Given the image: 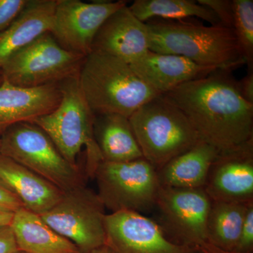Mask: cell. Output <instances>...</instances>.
<instances>
[{"mask_svg":"<svg viewBox=\"0 0 253 253\" xmlns=\"http://www.w3.org/2000/svg\"><path fill=\"white\" fill-rule=\"evenodd\" d=\"M231 72L217 70L162 94L186 115L201 139L219 152L253 139V104L243 97Z\"/></svg>","mask_w":253,"mask_h":253,"instance_id":"6da1fadb","label":"cell"},{"mask_svg":"<svg viewBox=\"0 0 253 253\" xmlns=\"http://www.w3.org/2000/svg\"><path fill=\"white\" fill-rule=\"evenodd\" d=\"M149 50L178 55L205 67L232 71L246 61L232 28L187 20H149Z\"/></svg>","mask_w":253,"mask_h":253,"instance_id":"7a4b0ae2","label":"cell"},{"mask_svg":"<svg viewBox=\"0 0 253 253\" xmlns=\"http://www.w3.org/2000/svg\"><path fill=\"white\" fill-rule=\"evenodd\" d=\"M78 81L94 115L115 113L129 118L141 106L161 95L141 81L129 64L97 51L84 58Z\"/></svg>","mask_w":253,"mask_h":253,"instance_id":"3957f363","label":"cell"},{"mask_svg":"<svg viewBox=\"0 0 253 253\" xmlns=\"http://www.w3.org/2000/svg\"><path fill=\"white\" fill-rule=\"evenodd\" d=\"M61 100L52 112L38 118L33 123L40 126L68 163L80 168L78 158L85 156L86 176L94 178L103 158L94 133V113L84 99L78 74L59 83Z\"/></svg>","mask_w":253,"mask_h":253,"instance_id":"277c9868","label":"cell"},{"mask_svg":"<svg viewBox=\"0 0 253 253\" xmlns=\"http://www.w3.org/2000/svg\"><path fill=\"white\" fill-rule=\"evenodd\" d=\"M143 158L156 169L201 140L189 118L162 94L129 118Z\"/></svg>","mask_w":253,"mask_h":253,"instance_id":"5b68a950","label":"cell"},{"mask_svg":"<svg viewBox=\"0 0 253 253\" xmlns=\"http://www.w3.org/2000/svg\"><path fill=\"white\" fill-rule=\"evenodd\" d=\"M0 154L49 181L63 192L85 185L80 168L68 162L40 126L20 123L1 134Z\"/></svg>","mask_w":253,"mask_h":253,"instance_id":"8992f818","label":"cell"},{"mask_svg":"<svg viewBox=\"0 0 253 253\" xmlns=\"http://www.w3.org/2000/svg\"><path fill=\"white\" fill-rule=\"evenodd\" d=\"M84 58L64 49L47 33L13 54L0 73L2 81L21 87L59 84L77 76Z\"/></svg>","mask_w":253,"mask_h":253,"instance_id":"52a82bcc","label":"cell"},{"mask_svg":"<svg viewBox=\"0 0 253 253\" xmlns=\"http://www.w3.org/2000/svg\"><path fill=\"white\" fill-rule=\"evenodd\" d=\"M97 195L111 212H139L156 206L161 184L157 169L144 158L129 162L102 161L95 170Z\"/></svg>","mask_w":253,"mask_h":253,"instance_id":"ba28073f","label":"cell"},{"mask_svg":"<svg viewBox=\"0 0 253 253\" xmlns=\"http://www.w3.org/2000/svg\"><path fill=\"white\" fill-rule=\"evenodd\" d=\"M106 214L97 194L83 185L64 192L57 204L40 216L82 253H89L105 246Z\"/></svg>","mask_w":253,"mask_h":253,"instance_id":"9c48e42d","label":"cell"},{"mask_svg":"<svg viewBox=\"0 0 253 253\" xmlns=\"http://www.w3.org/2000/svg\"><path fill=\"white\" fill-rule=\"evenodd\" d=\"M212 200L204 188L163 187L156 206L161 212L164 231L179 244L195 248L208 243L207 225Z\"/></svg>","mask_w":253,"mask_h":253,"instance_id":"30bf717a","label":"cell"},{"mask_svg":"<svg viewBox=\"0 0 253 253\" xmlns=\"http://www.w3.org/2000/svg\"><path fill=\"white\" fill-rule=\"evenodd\" d=\"M105 246L112 253H194V248L172 241L157 222L130 211L106 214Z\"/></svg>","mask_w":253,"mask_h":253,"instance_id":"8fae6325","label":"cell"},{"mask_svg":"<svg viewBox=\"0 0 253 253\" xmlns=\"http://www.w3.org/2000/svg\"><path fill=\"white\" fill-rule=\"evenodd\" d=\"M126 1L57 0L51 34L68 51L87 56L92 51L95 36L113 13Z\"/></svg>","mask_w":253,"mask_h":253,"instance_id":"7c38bea8","label":"cell"},{"mask_svg":"<svg viewBox=\"0 0 253 253\" xmlns=\"http://www.w3.org/2000/svg\"><path fill=\"white\" fill-rule=\"evenodd\" d=\"M204 190L212 201H253V139L237 149L219 153Z\"/></svg>","mask_w":253,"mask_h":253,"instance_id":"4fadbf2b","label":"cell"},{"mask_svg":"<svg viewBox=\"0 0 253 253\" xmlns=\"http://www.w3.org/2000/svg\"><path fill=\"white\" fill-rule=\"evenodd\" d=\"M92 51L111 55L131 65L149 51L147 26L126 5L100 28L93 42Z\"/></svg>","mask_w":253,"mask_h":253,"instance_id":"5bb4252c","label":"cell"},{"mask_svg":"<svg viewBox=\"0 0 253 253\" xmlns=\"http://www.w3.org/2000/svg\"><path fill=\"white\" fill-rule=\"evenodd\" d=\"M59 84L21 87L2 81L0 84V134L20 123H33L52 112L59 106Z\"/></svg>","mask_w":253,"mask_h":253,"instance_id":"9a60e30c","label":"cell"},{"mask_svg":"<svg viewBox=\"0 0 253 253\" xmlns=\"http://www.w3.org/2000/svg\"><path fill=\"white\" fill-rule=\"evenodd\" d=\"M129 66L141 81L161 94L218 70L200 66L184 56L150 50Z\"/></svg>","mask_w":253,"mask_h":253,"instance_id":"2e32d148","label":"cell"},{"mask_svg":"<svg viewBox=\"0 0 253 253\" xmlns=\"http://www.w3.org/2000/svg\"><path fill=\"white\" fill-rule=\"evenodd\" d=\"M0 179L23 208L39 215L57 204L64 194L49 181L1 154Z\"/></svg>","mask_w":253,"mask_h":253,"instance_id":"e0dca14e","label":"cell"},{"mask_svg":"<svg viewBox=\"0 0 253 253\" xmlns=\"http://www.w3.org/2000/svg\"><path fill=\"white\" fill-rule=\"evenodd\" d=\"M57 0H30L9 27L0 33V68L19 50L51 33Z\"/></svg>","mask_w":253,"mask_h":253,"instance_id":"ac0fdd59","label":"cell"},{"mask_svg":"<svg viewBox=\"0 0 253 253\" xmlns=\"http://www.w3.org/2000/svg\"><path fill=\"white\" fill-rule=\"evenodd\" d=\"M219 153L212 145L201 139L157 169L161 186L204 189L211 168Z\"/></svg>","mask_w":253,"mask_h":253,"instance_id":"d6986e66","label":"cell"},{"mask_svg":"<svg viewBox=\"0 0 253 253\" xmlns=\"http://www.w3.org/2000/svg\"><path fill=\"white\" fill-rule=\"evenodd\" d=\"M11 227L21 253H82L41 217L24 208L14 213Z\"/></svg>","mask_w":253,"mask_h":253,"instance_id":"ffe728a7","label":"cell"},{"mask_svg":"<svg viewBox=\"0 0 253 253\" xmlns=\"http://www.w3.org/2000/svg\"><path fill=\"white\" fill-rule=\"evenodd\" d=\"M94 133L103 161L129 162L143 158L129 118L115 113L95 115Z\"/></svg>","mask_w":253,"mask_h":253,"instance_id":"44dd1931","label":"cell"},{"mask_svg":"<svg viewBox=\"0 0 253 253\" xmlns=\"http://www.w3.org/2000/svg\"><path fill=\"white\" fill-rule=\"evenodd\" d=\"M251 202L212 201L208 219V244L222 251L234 252L239 242L248 206Z\"/></svg>","mask_w":253,"mask_h":253,"instance_id":"7402d4cb","label":"cell"},{"mask_svg":"<svg viewBox=\"0 0 253 253\" xmlns=\"http://www.w3.org/2000/svg\"><path fill=\"white\" fill-rule=\"evenodd\" d=\"M128 7L144 23L154 18L183 20L196 17L211 25L220 23L211 9L192 0H136Z\"/></svg>","mask_w":253,"mask_h":253,"instance_id":"603a6c76","label":"cell"},{"mask_svg":"<svg viewBox=\"0 0 253 253\" xmlns=\"http://www.w3.org/2000/svg\"><path fill=\"white\" fill-rule=\"evenodd\" d=\"M234 22L232 28L242 50L249 71L253 66V1L233 0Z\"/></svg>","mask_w":253,"mask_h":253,"instance_id":"cb8c5ba5","label":"cell"},{"mask_svg":"<svg viewBox=\"0 0 253 253\" xmlns=\"http://www.w3.org/2000/svg\"><path fill=\"white\" fill-rule=\"evenodd\" d=\"M197 1L199 4L211 9L221 24L232 28L234 22L233 0H199Z\"/></svg>","mask_w":253,"mask_h":253,"instance_id":"d4e9b609","label":"cell"},{"mask_svg":"<svg viewBox=\"0 0 253 253\" xmlns=\"http://www.w3.org/2000/svg\"><path fill=\"white\" fill-rule=\"evenodd\" d=\"M253 201L248 206L241 228L239 242L234 252L253 253Z\"/></svg>","mask_w":253,"mask_h":253,"instance_id":"484cf974","label":"cell"},{"mask_svg":"<svg viewBox=\"0 0 253 253\" xmlns=\"http://www.w3.org/2000/svg\"><path fill=\"white\" fill-rule=\"evenodd\" d=\"M27 2L28 0H0V33L18 17Z\"/></svg>","mask_w":253,"mask_h":253,"instance_id":"4316f807","label":"cell"},{"mask_svg":"<svg viewBox=\"0 0 253 253\" xmlns=\"http://www.w3.org/2000/svg\"><path fill=\"white\" fill-rule=\"evenodd\" d=\"M21 208L19 200L0 179V210L14 213Z\"/></svg>","mask_w":253,"mask_h":253,"instance_id":"83f0119b","label":"cell"},{"mask_svg":"<svg viewBox=\"0 0 253 253\" xmlns=\"http://www.w3.org/2000/svg\"><path fill=\"white\" fill-rule=\"evenodd\" d=\"M0 253H21L11 226H0Z\"/></svg>","mask_w":253,"mask_h":253,"instance_id":"f1b7e54d","label":"cell"},{"mask_svg":"<svg viewBox=\"0 0 253 253\" xmlns=\"http://www.w3.org/2000/svg\"><path fill=\"white\" fill-rule=\"evenodd\" d=\"M240 92L248 102L253 104V73L249 71L241 81H238Z\"/></svg>","mask_w":253,"mask_h":253,"instance_id":"f546056e","label":"cell"},{"mask_svg":"<svg viewBox=\"0 0 253 253\" xmlns=\"http://www.w3.org/2000/svg\"><path fill=\"white\" fill-rule=\"evenodd\" d=\"M194 251V253H239L222 251V250L217 249L215 246L208 244V243L195 247Z\"/></svg>","mask_w":253,"mask_h":253,"instance_id":"4dcf8cb0","label":"cell"},{"mask_svg":"<svg viewBox=\"0 0 253 253\" xmlns=\"http://www.w3.org/2000/svg\"><path fill=\"white\" fill-rule=\"evenodd\" d=\"M14 217V213L0 210V226H10Z\"/></svg>","mask_w":253,"mask_h":253,"instance_id":"1f68e13d","label":"cell"},{"mask_svg":"<svg viewBox=\"0 0 253 253\" xmlns=\"http://www.w3.org/2000/svg\"><path fill=\"white\" fill-rule=\"evenodd\" d=\"M89 253H112L111 252V251L109 249H108L107 246H101V247L99 248V249H96L94 250V251H91Z\"/></svg>","mask_w":253,"mask_h":253,"instance_id":"d6a6232c","label":"cell"},{"mask_svg":"<svg viewBox=\"0 0 253 253\" xmlns=\"http://www.w3.org/2000/svg\"><path fill=\"white\" fill-rule=\"evenodd\" d=\"M1 81H2V78H1V73H0V84H1Z\"/></svg>","mask_w":253,"mask_h":253,"instance_id":"836d02e7","label":"cell"},{"mask_svg":"<svg viewBox=\"0 0 253 253\" xmlns=\"http://www.w3.org/2000/svg\"><path fill=\"white\" fill-rule=\"evenodd\" d=\"M0 145H1V134H0Z\"/></svg>","mask_w":253,"mask_h":253,"instance_id":"e575fe53","label":"cell"}]
</instances>
